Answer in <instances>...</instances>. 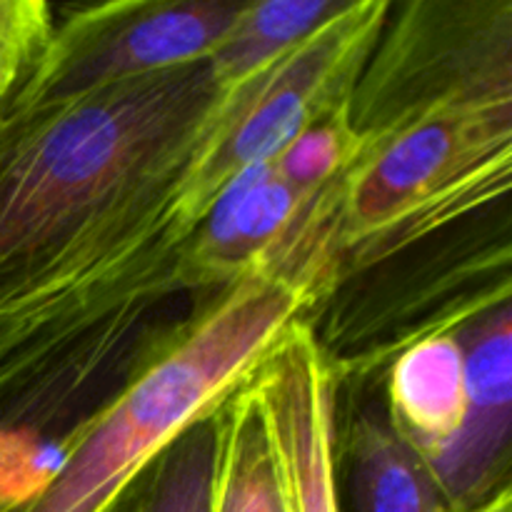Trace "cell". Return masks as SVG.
<instances>
[{"mask_svg":"<svg viewBox=\"0 0 512 512\" xmlns=\"http://www.w3.org/2000/svg\"><path fill=\"white\" fill-rule=\"evenodd\" d=\"M390 425L420 455L443 448L465 420V368L458 333L423 335L393 360Z\"/></svg>","mask_w":512,"mask_h":512,"instance_id":"9","label":"cell"},{"mask_svg":"<svg viewBox=\"0 0 512 512\" xmlns=\"http://www.w3.org/2000/svg\"><path fill=\"white\" fill-rule=\"evenodd\" d=\"M512 93V3H410L385 23L348 98L358 143L413 110Z\"/></svg>","mask_w":512,"mask_h":512,"instance_id":"5","label":"cell"},{"mask_svg":"<svg viewBox=\"0 0 512 512\" xmlns=\"http://www.w3.org/2000/svg\"><path fill=\"white\" fill-rule=\"evenodd\" d=\"M390 10L388 0L345 3L283 58L230 90L180 180L185 228H198L240 170L275 160L313 120L350 98Z\"/></svg>","mask_w":512,"mask_h":512,"instance_id":"4","label":"cell"},{"mask_svg":"<svg viewBox=\"0 0 512 512\" xmlns=\"http://www.w3.org/2000/svg\"><path fill=\"white\" fill-rule=\"evenodd\" d=\"M468 512H510V490H503V493L493 495V498L485 500L483 505H478V508Z\"/></svg>","mask_w":512,"mask_h":512,"instance_id":"17","label":"cell"},{"mask_svg":"<svg viewBox=\"0 0 512 512\" xmlns=\"http://www.w3.org/2000/svg\"><path fill=\"white\" fill-rule=\"evenodd\" d=\"M0 512H5V508H0Z\"/></svg>","mask_w":512,"mask_h":512,"instance_id":"18","label":"cell"},{"mask_svg":"<svg viewBox=\"0 0 512 512\" xmlns=\"http://www.w3.org/2000/svg\"><path fill=\"white\" fill-rule=\"evenodd\" d=\"M512 93L445 100L360 143L340 180L335 268H368L505 198Z\"/></svg>","mask_w":512,"mask_h":512,"instance_id":"3","label":"cell"},{"mask_svg":"<svg viewBox=\"0 0 512 512\" xmlns=\"http://www.w3.org/2000/svg\"><path fill=\"white\" fill-rule=\"evenodd\" d=\"M218 430L205 415L180 433L145 473L143 490L128 512H210L213 508Z\"/></svg>","mask_w":512,"mask_h":512,"instance_id":"14","label":"cell"},{"mask_svg":"<svg viewBox=\"0 0 512 512\" xmlns=\"http://www.w3.org/2000/svg\"><path fill=\"white\" fill-rule=\"evenodd\" d=\"M245 3L123 0L83 5L53 28L48 45L5 110H38L143 75L208 60Z\"/></svg>","mask_w":512,"mask_h":512,"instance_id":"6","label":"cell"},{"mask_svg":"<svg viewBox=\"0 0 512 512\" xmlns=\"http://www.w3.org/2000/svg\"><path fill=\"white\" fill-rule=\"evenodd\" d=\"M310 198H300L278 178L273 160L240 170L190 238V255L205 283L228 288L250 270H278Z\"/></svg>","mask_w":512,"mask_h":512,"instance_id":"8","label":"cell"},{"mask_svg":"<svg viewBox=\"0 0 512 512\" xmlns=\"http://www.w3.org/2000/svg\"><path fill=\"white\" fill-rule=\"evenodd\" d=\"M213 415L218 463L210 512H288L265 428L248 388L235 390Z\"/></svg>","mask_w":512,"mask_h":512,"instance_id":"11","label":"cell"},{"mask_svg":"<svg viewBox=\"0 0 512 512\" xmlns=\"http://www.w3.org/2000/svg\"><path fill=\"white\" fill-rule=\"evenodd\" d=\"M345 455L353 512H453L425 460L375 410L358 415Z\"/></svg>","mask_w":512,"mask_h":512,"instance_id":"10","label":"cell"},{"mask_svg":"<svg viewBox=\"0 0 512 512\" xmlns=\"http://www.w3.org/2000/svg\"><path fill=\"white\" fill-rule=\"evenodd\" d=\"M73 330V300L53 285H30L0 298V408L65 348Z\"/></svg>","mask_w":512,"mask_h":512,"instance_id":"13","label":"cell"},{"mask_svg":"<svg viewBox=\"0 0 512 512\" xmlns=\"http://www.w3.org/2000/svg\"><path fill=\"white\" fill-rule=\"evenodd\" d=\"M465 368V420L458 433L425 455L430 475L453 512L473 510L510 488L505 478L512 425L510 300L458 333Z\"/></svg>","mask_w":512,"mask_h":512,"instance_id":"7","label":"cell"},{"mask_svg":"<svg viewBox=\"0 0 512 512\" xmlns=\"http://www.w3.org/2000/svg\"><path fill=\"white\" fill-rule=\"evenodd\" d=\"M318 298V285L300 275L273 268L240 275L70 433L43 488L5 512H118L163 450L243 388Z\"/></svg>","mask_w":512,"mask_h":512,"instance_id":"2","label":"cell"},{"mask_svg":"<svg viewBox=\"0 0 512 512\" xmlns=\"http://www.w3.org/2000/svg\"><path fill=\"white\" fill-rule=\"evenodd\" d=\"M360 143L348 123V100L320 115L278 158V178L300 198L320 193L343 178L358 155Z\"/></svg>","mask_w":512,"mask_h":512,"instance_id":"15","label":"cell"},{"mask_svg":"<svg viewBox=\"0 0 512 512\" xmlns=\"http://www.w3.org/2000/svg\"><path fill=\"white\" fill-rule=\"evenodd\" d=\"M345 0H268L245 3L238 23L218 50L210 55V68L223 90H233L263 73L268 65L283 58L300 40L338 10Z\"/></svg>","mask_w":512,"mask_h":512,"instance_id":"12","label":"cell"},{"mask_svg":"<svg viewBox=\"0 0 512 512\" xmlns=\"http://www.w3.org/2000/svg\"><path fill=\"white\" fill-rule=\"evenodd\" d=\"M53 28V8L43 0H0V105L28 78Z\"/></svg>","mask_w":512,"mask_h":512,"instance_id":"16","label":"cell"},{"mask_svg":"<svg viewBox=\"0 0 512 512\" xmlns=\"http://www.w3.org/2000/svg\"><path fill=\"white\" fill-rule=\"evenodd\" d=\"M228 93L200 60L50 108H0V293L178 183Z\"/></svg>","mask_w":512,"mask_h":512,"instance_id":"1","label":"cell"}]
</instances>
